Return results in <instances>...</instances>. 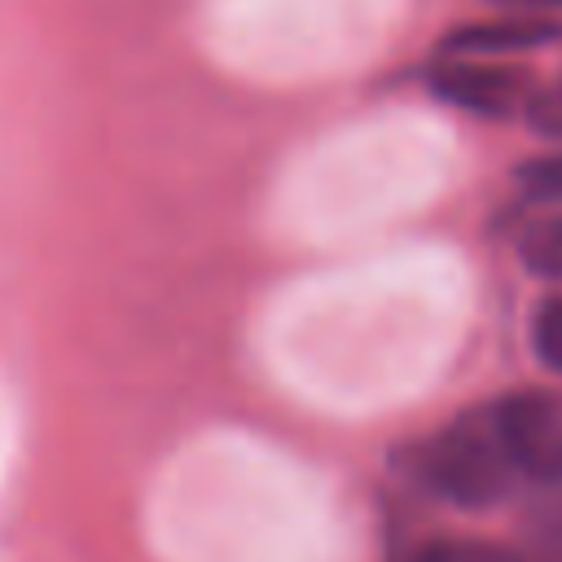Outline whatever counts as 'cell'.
Returning <instances> with one entry per match:
<instances>
[{"label":"cell","mask_w":562,"mask_h":562,"mask_svg":"<svg viewBox=\"0 0 562 562\" xmlns=\"http://www.w3.org/2000/svg\"><path fill=\"white\" fill-rule=\"evenodd\" d=\"M404 474L430 492L443 505L483 514L505 505L518 492V470L505 452V439L496 430L492 404H474L430 435H422L413 448H404Z\"/></svg>","instance_id":"1"},{"label":"cell","mask_w":562,"mask_h":562,"mask_svg":"<svg viewBox=\"0 0 562 562\" xmlns=\"http://www.w3.org/2000/svg\"><path fill=\"white\" fill-rule=\"evenodd\" d=\"M487 404L518 479L544 492H562V391L514 386Z\"/></svg>","instance_id":"2"},{"label":"cell","mask_w":562,"mask_h":562,"mask_svg":"<svg viewBox=\"0 0 562 562\" xmlns=\"http://www.w3.org/2000/svg\"><path fill=\"white\" fill-rule=\"evenodd\" d=\"M426 88H430V97H439L465 114L522 119L536 88H540V75L522 57H448V53H435Z\"/></svg>","instance_id":"3"},{"label":"cell","mask_w":562,"mask_h":562,"mask_svg":"<svg viewBox=\"0 0 562 562\" xmlns=\"http://www.w3.org/2000/svg\"><path fill=\"white\" fill-rule=\"evenodd\" d=\"M549 44H562L558 13H527V9H496L492 18H470L452 26L435 53L448 57H527Z\"/></svg>","instance_id":"4"},{"label":"cell","mask_w":562,"mask_h":562,"mask_svg":"<svg viewBox=\"0 0 562 562\" xmlns=\"http://www.w3.org/2000/svg\"><path fill=\"white\" fill-rule=\"evenodd\" d=\"M391 562H540L531 549L479 540V536H430L417 544H404Z\"/></svg>","instance_id":"5"},{"label":"cell","mask_w":562,"mask_h":562,"mask_svg":"<svg viewBox=\"0 0 562 562\" xmlns=\"http://www.w3.org/2000/svg\"><path fill=\"white\" fill-rule=\"evenodd\" d=\"M514 246H518V259L531 277H540L549 285H562V206L536 211L522 224Z\"/></svg>","instance_id":"6"},{"label":"cell","mask_w":562,"mask_h":562,"mask_svg":"<svg viewBox=\"0 0 562 562\" xmlns=\"http://www.w3.org/2000/svg\"><path fill=\"white\" fill-rule=\"evenodd\" d=\"M527 342H531V356L562 378V285L544 290L531 307V321H527Z\"/></svg>","instance_id":"7"},{"label":"cell","mask_w":562,"mask_h":562,"mask_svg":"<svg viewBox=\"0 0 562 562\" xmlns=\"http://www.w3.org/2000/svg\"><path fill=\"white\" fill-rule=\"evenodd\" d=\"M514 184H518L522 202L536 206V211L562 206V145H558V149H544V154H536V158H527V162L514 171Z\"/></svg>","instance_id":"8"},{"label":"cell","mask_w":562,"mask_h":562,"mask_svg":"<svg viewBox=\"0 0 562 562\" xmlns=\"http://www.w3.org/2000/svg\"><path fill=\"white\" fill-rule=\"evenodd\" d=\"M522 119H527V127L536 136L562 145V70L553 79H540V88H536V97H531V105H527Z\"/></svg>","instance_id":"9"},{"label":"cell","mask_w":562,"mask_h":562,"mask_svg":"<svg viewBox=\"0 0 562 562\" xmlns=\"http://www.w3.org/2000/svg\"><path fill=\"white\" fill-rule=\"evenodd\" d=\"M492 9H527V13H562V0H487Z\"/></svg>","instance_id":"10"}]
</instances>
